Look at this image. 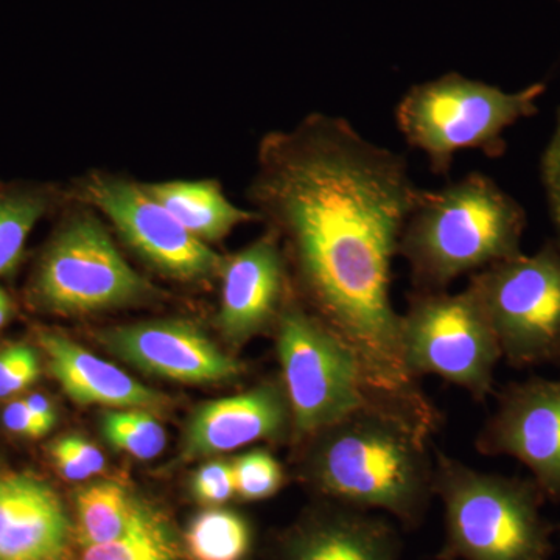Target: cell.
<instances>
[{"instance_id": "11", "label": "cell", "mask_w": 560, "mask_h": 560, "mask_svg": "<svg viewBox=\"0 0 560 560\" xmlns=\"http://www.w3.org/2000/svg\"><path fill=\"white\" fill-rule=\"evenodd\" d=\"M485 456H510L529 470L545 499L560 503V381L510 383L475 440Z\"/></svg>"}, {"instance_id": "19", "label": "cell", "mask_w": 560, "mask_h": 560, "mask_svg": "<svg viewBox=\"0 0 560 560\" xmlns=\"http://www.w3.org/2000/svg\"><path fill=\"white\" fill-rule=\"evenodd\" d=\"M77 533L81 547L125 539L160 512L120 482L95 481L75 497Z\"/></svg>"}, {"instance_id": "14", "label": "cell", "mask_w": 560, "mask_h": 560, "mask_svg": "<svg viewBox=\"0 0 560 560\" xmlns=\"http://www.w3.org/2000/svg\"><path fill=\"white\" fill-rule=\"evenodd\" d=\"M293 440V418L282 378L201 405L184 433L180 458H208L254 442Z\"/></svg>"}, {"instance_id": "2", "label": "cell", "mask_w": 560, "mask_h": 560, "mask_svg": "<svg viewBox=\"0 0 560 560\" xmlns=\"http://www.w3.org/2000/svg\"><path fill=\"white\" fill-rule=\"evenodd\" d=\"M430 440L404 416L370 401L300 442L307 445L304 475L326 501L418 528L434 499Z\"/></svg>"}, {"instance_id": "17", "label": "cell", "mask_w": 560, "mask_h": 560, "mask_svg": "<svg viewBox=\"0 0 560 560\" xmlns=\"http://www.w3.org/2000/svg\"><path fill=\"white\" fill-rule=\"evenodd\" d=\"M38 341L49 360L51 375L75 404L153 415L167 408V396L130 377L116 364L98 359L66 335L40 330Z\"/></svg>"}, {"instance_id": "16", "label": "cell", "mask_w": 560, "mask_h": 560, "mask_svg": "<svg viewBox=\"0 0 560 560\" xmlns=\"http://www.w3.org/2000/svg\"><path fill=\"white\" fill-rule=\"evenodd\" d=\"M396 526L375 512L326 501L283 545L285 560H400Z\"/></svg>"}, {"instance_id": "13", "label": "cell", "mask_w": 560, "mask_h": 560, "mask_svg": "<svg viewBox=\"0 0 560 560\" xmlns=\"http://www.w3.org/2000/svg\"><path fill=\"white\" fill-rule=\"evenodd\" d=\"M217 326L232 348L275 329L290 300L289 265L278 235L268 230L223 259Z\"/></svg>"}, {"instance_id": "18", "label": "cell", "mask_w": 560, "mask_h": 560, "mask_svg": "<svg viewBox=\"0 0 560 560\" xmlns=\"http://www.w3.org/2000/svg\"><path fill=\"white\" fill-rule=\"evenodd\" d=\"M142 187L184 230L206 245L223 241L241 224L260 220L256 210L235 206L213 179L160 180L142 183Z\"/></svg>"}, {"instance_id": "31", "label": "cell", "mask_w": 560, "mask_h": 560, "mask_svg": "<svg viewBox=\"0 0 560 560\" xmlns=\"http://www.w3.org/2000/svg\"><path fill=\"white\" fill-rule=\"evenodd\" d=\"M11 305L9 296L3 293V290L0 289V327L7 323V319L10 318Z\"/></svg>"}, {"instance_id": "4", "label": "cell", "mask_w": 560, "mask_h": 560, "mask_svg": "<svg viewBox=\"0 0 560 560\" xmlns=\"http://www.w3.org/2000/svg\"><path fill=\"white\" fill-rule=\"evenodd\" d=\"M434 497L444 508L441 560H551L552 526L530 478L506 477L434 453Z\"/></svg>"}, {"instance_id": "7", "label": "cell", "mask_w": 560, "mask_h": 560, "mask_svg": "<svg viewBox=\"0 0 560 560\" xmlns=\"http://www.w3.org/2000/svg\"><path fill=\"white\" fill-rule=\"evenodd\" d=\"M400 345L412 377L434 375L466 390L471 399H488L503 355L495 331L474 291H412L400 313Z\"/></svg>"}, {"instance_id": "12", "label": "cell", "mask_w": 560, "mask_h": 560, "mask_svg": "<svg viewBox=\"0 0 560 560\" xmlns=\"http://www.w3.org/2000/svg\"><path fill=\"white\" fill-rule=\"evenodd\" d=\"M105 348L136 370L165 381L206 385L237 381L242 361L224 352L186 319H153L98 335Z\"/></svg>"}, {"instance_id": "27", "label": "cell", "mask_w": 560, "mask_h": 560, "mask_svg": "<svg viewBox=\"0 0 560 560\" xmlns=\"http://www.w3.org/2000/svg\"><path fill=\"white\" fill-rule=\"evenodd\" d=\"M191 492L200 503L212 508L237 497L232 459L210 460L201 466L191 480Z\"/></svg>"}, {"instance_id": "9", "label": "cell", "mask_w": 560, "mask_h": 560, "mask_svg": "<svg viewBox=\"0 0 560 560\" xmlns=\"http://www.w3.org/2000/svg\"><path fill=\"white\" fill-rule=\"evenodd\" d=\"M503 360L512 368L560 364V243L469 276Z\"/></svg>"}, {"instance_id": "29", "label": "cell", "mask_w": 560, "mask_h": 560, "mask_svg": "<svg viewBox=\"0 0 560 560\" xmlns=\"http://www.w3.org/2000/svg\"><path fill=\"white\" fill-rule=\"evenodd\" d=\"M3 425L11 431V433L20 434V436L38 438L46 436L49 429L31 410L24 400L13 401L3 411Z\"/></svg>"}, {"instance_id": "30", "label": "cell", "mask_w": 560, "mask_h": 560, "mask_svg": "<svg viewBox=\"0 0 560 560\" xmlns=\"http://www.w3.org/2000/svg\"><path fill=\"white\" fill-rule=\"evenodd\" d=\"M25 405H27L28 410L33 412L47 427V429L51 430L55 427V422H57V415H55L54 405L50 404V400L47 399L43 394H31V396L25 397Z\"/></svg>"}, {"instance_id": "23", "label": "cell", "mask_w": 560, "mask_h": 560, "mask_svg": "<svg viewBox=\"0 0 560 560\" xmlns=\"http://www.w3.org/2000/svg\"><path fill=\"white\" fill-rule=\"evenodd\" d=\"M81 560H179V551L175 534L160 512L125 539L83 548Z\"/></svg>"}, {"instance_id": "5", "label": "cell", "mask_w": 560, "mask_h": 560, "mask_svg": "<svg viewBox=\"0 0 560 560\" xmlns=\"http://www.w3.org/2000/svg\"><path fill=\"white\" fill-rule=\"evenodd\" d=\"M545 83L506 92L485 81L447 72L412 84L396 108L397 128L411 149L422 151L433 175L447 176L459 151L499 160L508 150L504 131L539 113Z\"/></svg>"}, {"instance_id": "24", "label": "cell", "mask_w": 560, "mask_h": 560, "mask_svg": "<svg viewBox=\"0 0 560 560\" xmlns=\"http://www.w3.org/2000/svg\"><path fill=\"white\" fill-rule=\"evenodd\" d=\"M234 463L235 490L243 501L271 499L285 485V471L268 451L243 453Z\"/></svg>"}, {"instance_id": "6", "label": "cell", "mask_w": 560, "mask_h": 560, "mask_svg": "<svg viewBox=\"0 0 560 560\" xmlns=\"http://www.w3.org/2000/svg\"><path fill=\"white\" fill-rule=\"evenodd\" d=\"M275 337L298 444L372 401L352 350L294 293Z\"/></svg>"}, {"instance_id": "8", "label": "cell", "mask_w": 560, "mask_h": 560, "mask_svg": "<svg viewBox=\"0 0 560 560\" xmlns=\"http://www.w3.org/2000/svg\"><path fill=\"white\" fill-rule=\"evenodd\" d=\"M156 293L128 264L92 208L72 210L40 257L33 296L58 315L131 307Z\"/></svg>"}, {"instance_id": "26", "label": "cell", "mask_w": 560, "mask_h": 560, "mask_svg": "<svg viewBox=\"0 0 560 560\" xmlns=\"http://www.w3.org/2000/svg\"><path fill=\"white\" fill-rule=\"evenodd\" d=\"M40 375L39 355L25 342L0 350V399L27 389Z\"/></svg>"}, {"instance_id": "22", "label": "cell", "mask_w": 560, "mask_h": 560, "mask_svg": "<svg viewBox=\"0 0 560 560\" xmlns=\"http://www.w3.org/2000/svg\"><path fill=\"white\" fill-rule=\"evenodd\" d=\"M102 433L106 442L132 458L149 460L164 452L167 434L153 412L116 410L102 416Z\"/></svg>"}, {"instance_id": "1", "label": "cell", "mask_w": 560, "mask_h": 560, "mask_svg": "<svg viewBox=\"0 0 560 560\" xmlns=\"http://www.w3.org/2000/svg\"><path fill=\"white\" fill-rule=\"evenodd\" d=\"M423 189L407 160L315 113L261 139L248 197L278 235L302 304L359 360L372 401L433 436L441 412L405 366L393 260Z\"/></svg>"}, {"instance_id": "28", "label": "cell", "mask_w": 560, "mask_h": 560, "mask_svg": "<svg viewBox=\"0 0 560 560\" xmlns=\"http://www.w3.org/2000/svg\"><path fill=\"white\" fill-rule=\"evenodd\" d=\"M540 179L544 184L552 228H555V238L560 243V108L550 142L541 154Z\"/></svg>"}, {"instance_id": "20", "label": "cell", "mask_w": 560, "mask_h": 560, "mask_svg": "<svg viewBox=\"0 0 560 560\" xmlns=\"http://www.w3.org/2000/svg\"><path fill=\"white\" fill-rule=\"evenodd\" d=\"M253 548V529L238 512L212 508L198 514L186 533L191 560H245Z\"/></svg>"}, {"instance_id": "15", "label": "cell", "mask_w": 560, "mask_h": 560, "mask_svg": "<svg viewBox=\"0 0 560 560\" xmlns=\"http://www.w3.org/2000/svg\"><path fill=\"white\" fill-rule=\"evenodd\" d=\"M70 522L49 482L24 471H0V560H62Z\"/></svg>"}, {"instance_id": "21", "label": "cell", "mask_w": 560, "mask_h": 560, "mask_svg": "<svg viewBox=\"0 0 560 560\" xmlns=\"http://www.w3.org/2000/svg\"><path fill=\"white\" fill-rule=\"evenodd\" d=\"M49 190L0 184V276L20 264L28 235L49 209Z\"/></svg>"}, {"instance_id": "33", "label": "cell", "mask_w": 560, "mask_h": 560, "mask_svg": "<svg viewBox=\"0 0 560 560\" xmlns=\"http://www.w3.org/2000/svg\"><path fill=\"white\" fill-rule=\"evenodd\" d=\"M438 560H441V559H438Z\"/></svg>"}, {"instance_id": "25", "label": "cell", "mask_w": 560, "mask_h": 560, "mask_svg": "<svg viewBox=\"0 0 560 560\" xmlns=\"http://www.w3.org/2000/svg\"><path fill=\"white\" fill-rule=\"evenodd\" d=\"M50 456L61 477L68 481L90 480L106 467L105 456L97 445L79 434H68L55 441L50 445Z\"/></svg>"}, {"instance_id": "10", "label": "cell", "mask_w": 560, "mask_h": 560, "mask_svg": "<svg viewBox=\"0 0 560 560\" xmlns=\"http://www.w3.org/2000/svg\"><path fill=\"white\" fill-rule=\"evenodd\" d=\"M80 197L101 210L125 243L161 275L179 282H202L220 275L224 257L184 230L142 183L91 173L81 180Z\"/></svg>"}, {"instance_id": "3", "label": "cell", "mask_w": 560, "mask_h": 560, "mask_svg": "<svg viewBox=\"0 0 560 560\" xmlns=\"http://www.w3.org/2000/svg\"><path fill=\"white\" fill-rule=\"evenodd\" d=\"M526 212L482 173L423 190L401 231L412 291H445L463 276L521 256Z\"/></svg>"}, {"instance_id": "32", "label": "cell", "mask_w": 560, "mask_h": 560, "mask_svg": "<svg viewBox=\"0 0 560 560\" xmlns=\"http://www.w3.org/2000/svg\"><path fill=\"white\" fill-rule=\"evenodd\" d=\"M558 2L560 3V0H558Z\"/></svg>"}]
</instances>
